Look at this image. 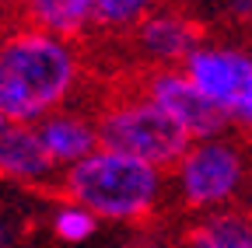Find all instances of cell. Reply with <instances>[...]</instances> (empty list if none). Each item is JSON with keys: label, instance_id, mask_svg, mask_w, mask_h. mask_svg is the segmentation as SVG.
Wrapping results in <instances>:
<instances>
[{"label": "cell", "instance_id": "1", "mask_svg": "<svg viewBox=\"0 0 252 248\" xmlns=\"http://www.w3.org/2000/svg\"><path fill=\"white\" fill-rule=\"evenodd\" d=\"M91 81V46L25 25L0 32V115L7 122L46 119L77 105Z\"/></svg>", "mask_w": 252, "mask_h": 248}, {"label": "cell", "instance_id": "2", "mask_svg": "<svg viewBox=\"0 0 252 248\" xmlns=\"http://www.w3.org/2000/svg\"><path fill=\"white\" fill-rule=\"evenodd\" d=\"M56 196L81 203L98 220L151 224L168 203V171L140 158L98 147L84 161L67 168L56 182Z\"/></svg>", "mask_w": 252, "mask_h": 248}, {"label": "cell", "instance_id": "3", "mask_svg": "<svg viewBox=\"0 0 252 248\" xmlns=\"http://www.w3.org/2000/svg\"><path fill=\"white\" fill-rule=\"evenodd\" d=\"M91 109L98 122V143L105 150L140 158L161 171H172L186 147L193 143L147 95H140L130 77L112 81Z\"/></svg>", "mask_w": 252, "mask_h": 248}, {"label": "cell", "instance_id": "4", "mask_svg": "<svg viewBox=\"0 0 252 248\" xmlns=\"http://www.w3.org/2000/svg\"><path fill=\"white\" fill-rule=\"evenodd\" d=\"M249 185H252V154L242 140L228 133L193 140L168 171L172 199L179 203V210L193 217L242 206Z\"/></svg>", "mask_w": 252, "mask_h": 248}, {"label": "cell", "instance_id": "5", "mask_svg": "<svg viewBox=\"0 0 252 248\" xmlns=\"http://www.w3.org/2000/svg\"><path fill=\"white\" fill-rule=\"evenodd\" d=\"M203 98L224 115L228 126L252 133V42L242 35L203 39L182 63Z\"/></svg>", "mask_w": 252, "mask_h": 248}, {"label": "cell", "instance_id": "6", "mask_svg": "<svg viewBox=\"0 0 252 248\" xmlns=\"http://www.w3.org/2000/svg\"><path fill=\"white\" fill-rule=\"evenodd\" d=\"M207 39V21L189 7V0H161L140 25L119 42V49L130 53L133 70H161L182 67L196 46Z\"/></svg>", "mask_w": 252, "mask_h": 248}, {"label": "cell", "instance_id": "7", "mask_svg": "<svg viewBox=\"0 0 252 248\" xmlns=\"http://www.w3.org/2000/svg\"><path fill=\"white\" fill-rule=\"evenodd\" d=\"M130 81H133V87L140 95H147L189 140H207V137H217V133L228 130L224 115L203 98V91L189 81V74L182 67L133 70Z\"/></svg>", "mask_w": 252, "mask_h": 248}, {"label": "cell", "instance_id": "8", "mask_svg": "<svg viewBox=\"0 0 252 248\" xmlns=\"http://www.w3.org/2000/svg\"><path fill=\"white\" fill-rule=\"evenodd\" d=\"M0 178L32 189H49L60 182V168L42 147V137L32 122H4L0 126Z\"/></svg>", "mask_w": 252, "mask_h": 248}, {"label": "cell", "instance_id": "9", "mask_svg": "<svg viewBox=\"0 0 252 248\" xmlns=\"http://www.w3.org/2000/svg\"><path fill=\"white\" fill-rule=\"evenodd\" d=\"M35 130L42 137L46 154L53 158V165L60 168V175L102 147L98 143V122H94V109L91 105L56 109V112H49L46 119L35 122Z\"/></svg>", "mask_w": 252, "mask_h": 248}, {"label": "cell", "instance_id": "10", "mask_svg": "<svg viewBox=\"0 0 252 248\" xmlns=\"http://www.w3.org/2000/svg\"><path fill=\"white\" fill-rule=\"evenodd\" d=\"M0 14L7 25L39 28V32L77 39L88 46L94 42L88 0H0Z\"/></svg>", "mask_w": 252, "mask_h": 248}, {"label": "cell", "instance_id": "11", "mask_svg": "<svg viewBox=\"0 0 252 248\" xmlns=\"http://www.w3.org/2000/svg\"><path fill=\"white\" fill-rule=\"evenodd\" d=\"M179 248H252V210L231 206L196 217L182 231Z\"/></svg>", "mask_w": 252, "mask_h": 248}, {"label": "cell", "instance_id": "12", "mask_svg": "<svg viewBox=\"0 0 252 248\" xmlns=\"http://www.w3.org/2000/svg\"><path fill=\"white\" fill-rule=\"evenodd\" d=\"M161 0H88L91 11V28H94V42L102 46H119L126 35L140 25L144 14H151Z\"/></svg>", "mask_w": 252, "mask_h": 248}, {"label": "cell", "instance_id": "13", "mask_svg": "<svg viewBox=\"0 0 252 248\" xmlns=\"http://www.w3.org/2000/svg\"><path fill=\"white\" fill-rule=\"evenodd\" d=\"M49 220H53V234H56L60 241H67V245L88 241L94 231H98V224H102L91 210H84L81 203L63 199V196H60V203H56V210H53Z\"/></svg>", "mask_w": 252, "mask_h": 248}, {"label": "cell", "instance_id": "14", "mask_svg": "<svg viewBox=\"0 0 252 248\" xmlns=\"http://www.w3.org/2000/svg\"><path fill=\"white\" fill-rule=\"evenodd\" d=\"M220 18L231 32H252V0H220Z\"/></svg>", "mask_w": 252, "mask_h": 248}, {"label": "cell", "instance_id": "15", "mask_svg": "<svg viewBox=\"0 0 252 248\" xmlns=\"http://www.w3.org/2000/svg\"><path fill=\"white\" fill-rule=\"evenodd\" d=\"M0 248H11V227L0 220Z\"/></svg>", "mask_w": 252, "mask_h": 248}, {"label": "cell", "instance_id": "16", "mask_svg": "<svg viewBox=\"0 0 252 248\" xmlns=\"http://www.w3.org/2000/svg\"><path fill=\"white\" fill-rule=\"evenodd\" d=\"M4 122H7V119H4V115H0V126H4Z\"/></svg>", "mask_w": 252, "mask_h": 248}]
</instances>
